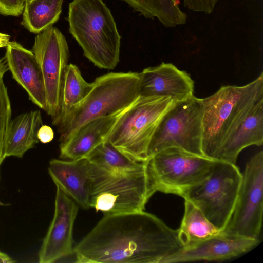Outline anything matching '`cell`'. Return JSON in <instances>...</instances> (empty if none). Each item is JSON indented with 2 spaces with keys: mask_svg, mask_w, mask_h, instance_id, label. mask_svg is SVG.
I'll list each match as a JSON object with an SVG mask.
<instances>
[{
  "mask_svg": "<svg viewBox=\"0 0 263 263\" xmlns=\"http://www.w3.org/2000/svg\"><path fill=\"white\" fill-rule=\"evenodd\" d=\"M183 247L178 229L143 210L104 215L73 254L81 263H161Z\"/></svg>",
  "mask_w": 263,
  "mask_h": 263,
  "instance_id": "1",
  "label": "cell"
},
{
  "mask_svg": "<svg viewBox=\"0 0 263 263\" xmlns=\"http://www.w3.org/2000/svg\"><path fill=\"white\" fill-rule=\"evenodd\" d=\"M69 31L95 66L111 70L120 61L121 39L110 10L102 0H73Z\"/></svg>",
  "mask_w": 263,
  "mask_h": 263,
  "instance_id": "2",
  "label": "cell"
},
{
  "mask_svg": "<svg viewBox=\"0 0 263 263\" xmlns=\"http://www.w3.org/2000/svg\"><path fill=\"white\" fill-rule=\"evenodd\" d=\"M263 99V73L243 86L221 87L202 99L204 105L202 151L214 159L220 148L243 120L253 106Z\"/></svg>",
  "mask_w": 263,
  "mask_h": 263,
  "instance_id": "3",
  "label": "cell"
},
{
  "mask_svg": "<svg viewBox=\"0 0 263 263\" xmlns=\"http://www.w3.org/2000/svg\"><path fill=\"white\" fill-rule=\"evenodd\" d=\"M140 72H110L97 78L83 101L58 127L60 145L82 126L94 119L126 109L140 96Z\"/></svg>",
  "mask_w": 263,
  "mask_h": 263,
  "instance_id": "4",
  "label": "cell"
},
{
  "mask_svg": "<svg viewBox=\"0 0 263 263\" xmlns=\"http://www.w3.org/2000/svg\"><path fill=\"white\" fill-rule=\"evenodd\" d=\"M90 164V208L104 215L144 210L155 193L147 164L142 169L128 172L111 171Z\"/></svg>",
  "mask_w": 263,
  "mask_h": 263,
  "instance_id": "5",
  "label": "cell"
},
{
  "mask_svg": "<svg viewBox=\"0 0 263 263\" xmlns=\"http://www.w3.org/2000/svg\"><path fill=\"white\" fill-rule=\"evenodd\" d=\"M176 102L170 97L140 96L121 114L107 140L132 160L148 161V146L155 130Z\"/></svg>",
  "mask_w": 263,
  "mask_h": 263,
  "instance_id": "6",
  "label": "cell"
},
{
  "mask_svg": "<svg viewBox=\"0 0 263 263\" xmlns=\"http://www.w3.org/2000/svg\"><path fill=\"white\" fill-rule=\"evenodd\" d=\"M242 177L236 164L216 159L208 176L182 198L193 203L210 222L222 231L233 212Z\"/></svg>",
  "mask_w": 263,
  "mask_h": 263,
  "instance_id": "7",
  "label": "cell"
},
{
  "mask_svg": "<svg viewBox=\"0 0 263 263\" xmlns=\"http://www.w3.org/2000/svg\"><path fill=\"white\" fill-rule=\"evenodd\" d=\"M204 105L193 96L176 101L160 120L151 140L148 159L166 148L176 147L204 156L202 151Z\"/></svg>",
  "mask_w": 263,
  "mask_h": 263,
  "instance_id": "8",
  "label": "cell"
},
{
  "mask_svg": "<svg viewBox=\"0 0 263 263\" xmlns=\"http://www.w3.org/2000/svg\"><path fill=\"white\" fill-rule=\"evenodd\" d=\"M216 159L171 147L162 150L147 161L153 190L182 196L210 173Z\"/></svg>",
  "mask_w": 263,
  "mask_h": 263,
  "instance_id": "9",
  "label": "cell"
},
{
  "mask_svg": "<svg viewBox=\"0 0 263 263\" xmlns=\"http://www.w3.org/2000/svg\"><path fill=\"white\" fill-rule=\"evenodd\" d=\"M231 217L221 232L260 239L263 216V152L247 162Z\"/></svg>",
  "mask_w": 263,
  "mask_h": 263,
  "instance_id": "10",
  "label": "cell"
},
{
  "mask_svg": "<svg viewBox=\"0 0 263 263\" xmlns=\"http://www.w3.org/2000/svg\"><path fill=\"white\" fill-rule=\"evenodd\" d=\"M42 71L46 100L45 111L52 120L60 107L61 88L69 51L65 36L53 26L37 34L31 50Z\"/></svg>",
  "mask_w": 263,
  "mask_h": 263,
  "instance_id": "11",
  "label": "cell"
},
{
  "mask_svg": "<svg viewBox=\"0 0 263 263\" xmlns=\"http://www.w3.org/2000/svg\"><path fill=\"white\" fill-rule=\"evenodd\" d=\"M56 185L54 213L39 252V262L52 263L73 254V228L78 206Z\"/></svg>",
  "mask_w": 263,
  "mask_h": 263,
  "instance_id": "12",
  "label": "cell"
},
{
  "mask_svg": "<svg viewBox=\"0 0 263 263\" xmlns=\"http://www.w3.org/2000/svg\"><path fill=\"white\" fill-rule=\"evenodd\" d=\"M260 242V239L228 235L221 231L205 240L184 247L161 263L225 260L248 252Z\"/></svg>",
  "mask_w": 263,
  "mask_h": 263,
  "instance_id": "13",
  "label": "cell"
},
{
  "mask_svg": "<svg viewBox=\"0 0 263 263\" xmlns=\"http://www.w3.org/2000/svg\"><path fill=\"white\" fill-rule=\"evenodd\" d=\"M140 74V96L170 97L179 101L194 96V81L172 63L146 68Z\"/></svg>",
  "mask_w": 263,
  "mask_h": 263,
  "instance_id": "14",
  "label": "cell"
},
{
  "mask_svg": "<svg viewBox=\"0 0 263 263\" xmlns=\"http://www.w3.org/2000/svg\"><path fill=\"white\" fill-rule=\"evenodd\" d=\"M6 48L5 58L13 78L26 90L29 99L45 111L44 80L34 53L16 41H10Z\"/></svg>",
  "mask_w": 263,
  "mask_h": 263,
  "instance_id": "15",
  "label": "cell"
},
{
  "mask_svg": "<svg viewBox=\"0 0 263 263\" xmlns=\"http://www.w3.org/2000/svg\"><path fill=\"white\" fill-rule=\"evenodd\" d=\"M90 163L86 158L76 160L52 159L48 172L59 186L83 208L90 207L91 190Z\"/></svg>",
  "mask_w": 263,
  "mask_h": 263,
  "instance_id": "16",
  "label": "cell"
},
{
  "mask_svg": "<svg viewBox=\"0 0 263 263\" xmlns=\"http://www.w3.org/2000/svg\"><path fill=\"white\" fill-rule=\"evenodd\" d=\"M123 111L94 119L84 124L66 142L60 145V157L65 160L85 158L107 139Z\"/></svg>",
  "mask_w": 263,
  "mask_h": 263,
  "instance_id": "17",
  "label": "cell"
},
{
  "mask_svg": "<svg viewBox=\"0 0 263 263\" xmlns=\"http://www.w3.org/2000/svg\"><path fill=\"white\" fill-rule=\"evenodd\" d=\"M263 143V99L251 108L235 131L223 143L215 159L236 164L244 148Z\"/></svg>",
  "mask_w": 263,
  "mask_h": 263,
  "instance_id": "18",
  "label": "cell"
},
{
  "mask_svg": "<svg viewBox=\"0 0 263 263\" xmlns=\"http://www.w3.org/2000/svg\"><path fill=\"white\" fill-rule=\"evenodd\" d=\"M43 125L40 110L22 114L11 120L5 147V158H22L39 141L37 133Z\"/></svg>",
  "mask_w": 263,
  "mask_h": 263,
  "instance_id": "19",
  "label": "cell"
},
{
  "mask_svg": "<svg viewBox=\"0 0 263 263\" xmlns=\"http://www.w3.org/2000/svg\"><path fill=\"white\" fill-rule=\"evenodd\" d=\"M93 87L82 77L74 64H68L64 76L58 113L52 123L58 127L61 125L83 101Z\"/></svg>",
  "mask_w": 263,
  "mask_h": 263,
  "instance_id": "20",
  "label": "cell"
},
{
  "mask_svg": "<svg viewBox=\"0 0 263 263\" xmlns=\"http://www.w3.org/2000/svg\"><path fill=\"white\" fill-rule=\"evenodd\" d=\"M184 201V214L178 229L184 247L199 242L221 232L196 206L187 200Z\"/></svg>",
  "mask_w": 263,
  "mask_h": 263,
  "instance_id": "21",
  "label": "cell"
},
{
  "mask_svg": "<svg viewBox=\"0 0 263 263\" xmlns=\"http://www.w3.org/2000/svg\"><path fill=\"white\" fill-rule=\"evenodd\" d=\"M63 0H28L25 2L22 25L38 34L52 26L59 19Z\"/></svg>",
  "mask_w": 263,
  "mask_h": 263,
  "instance_id": "22",
  "label": "cell"
},
{
  "mask_svg": "<svg viewBox=\"0 0 263 263\" xmlns=\"http://www.w3.org/2000/svg\"><path fill=\"white\" fill-rule=\"evenodd\" d=\"M144 17L157 18L166 27L185 24L186 14L179 8L178 0H122Z\"/></svg>",
  "mask_w": 263,
  "mask_h": 263,
  "instance_id": "23",
  "label": "cell"
},
{
  "mask_svg": "<svg viewBox=\"0 0 263 263\" xmlns=\"http://www.w3.org/2000/svg\"><path fill=\"white\" fill-rule=\"evenodd\" d=\"M92 164L101 168L116 172H128L145 167L147 161L132 160L107 139L92 150L86 157Z\"/></svg>",
  "mask_w": 263,
  "mask_h": 263,
  "instance_id": "24",
  "label": "cell"
},
{
  "mask_svg": "<svg viewBox=\"0 0 263 263\" xmlns=\"http://www.w3.org/2000/svg\"><path fill=\"white\" fill-rule=\"evenodd\" d=\"M11 107L3 78L0 79V165L6 158L5 147L11 121Z\"/></svg>",
  "mask_w": 263,
  "mask_h": 263,
  "instance_id": "25",
  "label": "cell"
},
{
  "mask_svg": "<svg viewBox=\"0 0 263 263\" xmlns=\"http://www.w3.org/2000/svg\"><path fill=\"white\" fill-rule=\"evenodd\" d=\"M24 5L23 0H0V14L18 17L22 14Z\"/></svg>",
  "mask_w": 263,
  "mask_h": 263,
  "instance_id": "26",
  "label": "cell"
},
{
  "mask_svg": "<svg viewBox=\"0 0 263 263\" xmlns=\"http://www.w3.org/2000/svg\"><path fill=\"white\" fill-rule=\"evenodd\" d=\"M219 0H184V6L195 12L211 14Z\"/></svg>",
  "mask_w": 263,
  "mask_h": 263,
  "instance_id": "27",
  "label": "cell"
},
{
  "mask_svg": "<svg viewBox=\"0 0 263 263\" xmlns=\"http://www.w3.org/2000/svg\"><path fill=\"white\" fill-rule=\"evenodd\" d=\"M54 135L52 128L46 125H42L37 133L39 140L44 144L51 142L54 138Z\"/></svg>",
  "mask_w": 263,
  "mask_h": 263,
  "instance_id": "28",
  "label": "cell"
},
{
  "mask_svg": "<svg viewBox=\"0 0 263 263\" xmlns=\"http://www.w3.org/2000/svg\"><path fill=\"white\" fill-rule=\"evenodd\" d=\"M9 70L5 58L0 59V79L3 78L4 74Z\"/></svg>",
  "mask_w": 263,
  "mask_h": 263,
  "instance_id": "29",
  "label": "cell"
},
{
  "mask_svg": "<svg viewBox=\"0 0 263 263\" xmlns=\"http://www.w3.org/2000/svg\"><path fill=\"white\" fill-rule=\"evenodd\" d=\"M10 36L0 32V48L6 47L10 42Z\"/></svg>",
  "mask_w": 263,
  "mask_h": 263,
  "instance_id": "30",
  "label": "cell"
},
{
  "mask_svg": "<svg viewBox=\"0 0 263 263\" xmlns=\"http://www.w3.org/2000/svg\"><path fill=\"white\" fill-rule=\"evenodd\" d=\"M15 262L7 254L0 251V263H11Z\"/></svg>",
  "mask_w": 263,
  "mask_h": 263,
  "instance_id": "31",
  "label": "cell"
},
{
  "mask_svg": "<svg viewBox=\"0 0 263 263\" xmlns=\"http://www.w3.org/2000/svg\"><path fill=\"white\" fill-rule=\"evenodd\" d=\"M24 2L26 1H28V0H23Z\"/></svg>",
  "mask_w": 263,
  "mask_h": 263,
  "instance_id": "32",
  "label": "cell"
}]
</instances>
